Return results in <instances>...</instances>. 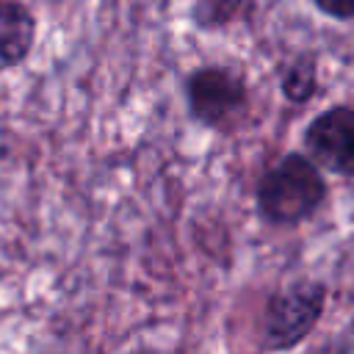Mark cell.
I'll return each mask as SVG.
<instances>
[{
    "label": "cell",
    "instance_id": "6da1fadb",
    "mask_svg": "<svg viewBox=\"0 0 354 354\" xmlns=\"http://www.w3.org/2000/svg\"><path fill=\"white\" fill-rule=\"evenodd\" d=\"M326 180L318 163L301 152H285L257 183V213L274 227H296L326 202Z\"/></svg>",
    "mask_w": 354,
    "mask_h": 354
},
{
    "label": "cell",
    "instance_id": "7a4b0ae2",
    "mask_svg": "<svg viewBox=\"0 0 354 354\" xmlns=\"http://www.w3.org/2000/svg\"><path fill=\"white\" fill-rule=\"evenodd\" d=\"M326 288L313 279H299L277 290L263 313V348L285 351L299 346L321 321Z\"/></svg>",
    "mask_w": 354,
    "mask_h": 354
},
{
    "label": "cell",
    "instance_id": "3957f363",
    "mask_svg": "<svg viewBox=\"0 0 354 354\" xmlns=\"http://www.w3.org/2000/svg\"><path fill=\"white\" fill-rule=\"evenodd\" d=\"M185 97L191 116L205 127H221L246 108V83L241 75L224 66L196 69L185 80Z\"/></svg>",
    "mask_w": 354,
    "mask_h": 354
},
{
    "label": "cell",
    "instance_id": "277c9868",
    "mask_svg": "<svg viewBox=\"0 0 354 354\" xmlns=\"http://www.w3.org/2000/svg\"><path fill=\"white\" fill-rule=\"evenodd\" d=\"M304 152L326 171L354 177V108L332 105L304 130Z\"/></svg>",
    "mask_w": 354,
    "mask_h": 354
},
{
    "label": "cell",
    "instance_id": "5b68a950",
    "mask_svg": "<svg viewBox=\"0 0 354 354\" xmlns=\"http://www.w3.org/2000/svg\"><path fill=\"white\" fill-rule=\"evenodd\" d=\"M36 39V19L19 3L0 0V69L17 66L28 58Z\"/></svg>",
    "mask_w": 354,
    "mask_h": 354
},
{
    "label": "cell",
    "instance_id": "8992f818",
    "mask_svg": "<svg viewBox=\"0 0 354 354\" xmlns=\"http://www.w3.org/2000/svg\"><path fill=\"white\" fill-rule=\"evenodd\" d=\"M279 86H282L285 100H290V102H296V105L310 102V100L315 97V91H318V66H315V61H313L310 55L296 58V61L282 72Z\"/></svg>",
    "mask_w": 354,
    "mask_h": 354
},
{
    "label": "cell",
    "instance_id": "52a82bcc",
    "mask_svg": "<svg viewBox=\"0 0 354 354\" xmlns=\"http://www.w3.org/2000/svg\"><path fill=\"white\" fill-rule=\"evenodd\" d=\"M241 6H243V0H196L194 22L199 28H205V30L221 28L241 11Z\"/></svg>",
    "mask_w": 354,
    "mask_h": 354
},
{
    "label": "cell",
    "instance_id": "ba28073f",
    "mask_svg": "<svg viewBox=\"0 0 354 354\" xmlns=\"http://www.w3.org/2000/svg\"><path fill=\"white\" fill-rule=\"evenodd\" d=\"M313 3L329 19H337V22L354 19V0H313Z\"/></svg>",
    "mask_w": 354,
    "mask_h": 354
}]
</instances>
